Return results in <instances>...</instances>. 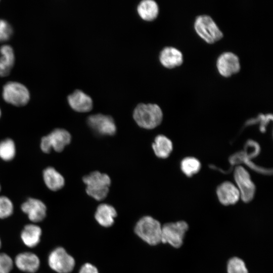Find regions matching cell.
<instances>
[{"label":"cell","instance_id":"9a60e30c","mask_svg":"<svg viewBox=\"0 0 273 273\" xmlns=\"http://www.w3.org/2000/svg\"><path fill=\"white\" fill-rule=\"evenodd\" d=\"M159 60L165 68L172 69L180 66L184 62L180 51L173 47L164 48L160 53Z\"/></svg>","mask_w":273,"mask_h":273},{"label":"cell","instance_id":"6da1fadb","mask_svg":"<svg viewBox=\"0 0 273 273\" xmlns=\"http://www.w3.org/2000/svg\"><path fill=\"white\" fill-rule=\"evenodd\" d=\"M133 118L139 126L152 129L161 123L163 113L157 104L141 103L135 108Z\"/></svg>","mask_w":273,"mask_h":273},{"label":"cell","instance_id":"7c38bea8","mask_svg":"<svg viewBox=\"0 0 273 273\" xmlns=\"http://www.w3.org/2000/svg\"><path fill=\"white\" fill-rule=\"evenodd\" d=\"M22 211L33 222L42 221L47 215V207L40 200L34 198H29L21 206Z\"/></svg>","mask_w":273,"mask_h":273},{"label":"cell","instance_id":"f546056e","mask_svg":"<svg viewBox=\"0 0 273 273\" xmlns=\"http://www.w3.org/2000/svg\"><path fill=\"white\" fill-rule=\"evenodd\" d=\"M1 246H2V242H1V239H0V248L1 247Z\"/></svg>","mask_w":273,"mask_h":273},{"label":"cell","instance_id":"ac0fdd59","mask_svg":"<svg viewBox=\"0 0 273 273\" xmlns=\"http://www.w3.org/2000/svg\"><path fill=\"white\" fill-rule=\"evenodd\" d=\"M115 209L108 204H101L98 206L95 214L97 221L102 226H111L117 216Z\"/></svg>","mask_w":273,"mask_h":273},{"label":"cell","instance_id":"83f0119b","mask_svg":"<svg viewBox=\"0 0 273 273\" xmlns=\"http://www.w3.org/2000/svg\"><path fill=\"white\" fill-rule=\"evenodd\" d=\"M13 33L11 25L6 20L0 19V41L8 40Z\"/></svg>","mask_w":273,"mask_h":273},{"label":"cell","instance_id":"d4e9b609","mask_svg":"<svg viewBox=\"0 0 273 273\" xmlns=\"http://www.w3.org/2000/svg\"><path fill=\"white\" fill-rule=\"evenodd\" d=\"M228 273H248L244 261L238 257L231 258L227 265Z\"/></svg>","mask_w":273,"mask_h":273},{"label":"cell","instance_id":"5b68a950","mask_svg":"<svg viewBox=\"0 0 273 273\" xmlns=\"http://www.w3.org/2000/svg\"><path fill=\"white\" fill-rule=\"evenodd\" d=\"M189 229L184 221L169 222L162 226L161 242L168 243L174 248H179Z\"/></svg>","mask_w":273,"mask_h":273},{"label":"cell","instance_id":"7402d4cb","mask_svg":"<svg viewBox=\"0 0 273 273\" xmlns=\"http://www.w3.org/2000/svg\"><path fill=\"white\" fill-rule=\"evenodd\" d=\"M44 181L47 186L52 191L61 189L64 185L63 176L53 167H48L43 172Z\"/></svg>","mask_w":273,"mask_h":273},{"label":"cell","instance_id":"4316f807","mask_svg":"<svg viewBox=\"0 0 273 273\" xmlns=\"http://www.w3.org/2000/svg\"><path fill=\"white\" fill-rule=\"evenodd\" d=\"M13 267V261L10 256L0 253V273H10Z\"/></svg>","mask_w":273,"mask_h":273},{"label":"cell","instance_id":"7a4b0ae2","mask_svg":"<svg viewBox=\"0 0 273 273\" xmlns=\"http://www.w3.org/2000/svg\"><path fill=\"white\" fill-rule=\"evenodd\" d=\"M83 181L86 186V193L98 201L104 199L107 196L111 185L110 177L98 171L84 176Z\"/></svg>","mask_w":273,"mask_h":273},{"label":"cell","instance_id":"ba28073f","mask_svg":"<svg viewBox=\"0 0 273 273\" xmlns=\"http://www.w3.org/2000/svg\"><path fill=\"white\" fill-rule=\"evenodd\" d=\"M71 139V135L67 130L56 129L41 139L40 147L42 151L46 153H49L52 148L60 152L70 143Z\"/></svg>","mask_w":273,"mask_h":273},{"label":"cell","instance_id":"4dcf8cb0","mask_svg":"<svg viewBox=\"0 0 273 273\" xmlns=\"http://www.w3.org/2000/svg\"><path fill=\"white\" fill-rule=\"evenodd\" d=\"M0 116H1V111H0Z\"/></svg>","mask_w":273,"mask_h":273},{"label":"cell","instance_id":"4fadbf2b","mask_svg":"<svg viewBox=\"0 0 273 273\" xmlns=\"http://www.w3.org/2000/svg\"><path fill=\"white\" fill-rule=\"evenodd\" d=\"M15 263L17 267L22 271L35 273L39 269L40 260L35 254L30 252H24L16 256Z\"/></svg>","mask_w":273,"mask_h":273},{"label":"cell","instance_id":"ffe728a7","mask_svg":"<svg viewBox=\"0 0 273 273\" xmlns=\"http://www.w3.org/2000/svg\"><path fill=\"white\" fill-rule=\"evenodd\" d=\"M155 155L160 158H166L171 154L173 146L172 142L164 135H157L152 144Z\"/></svg>","mask_w":273,"mask_h":273},{"label":"cell","instance_id":"d6986e66","mask_svg":"<svg viewBox=\"0 0 273 273\" xmlns=\"http://www.w3.org/2000/svg\"><path fill=\"white\" fill-rule=\"evenodd\" d=\"M15 62V55L12 48L4 45L0 48V76H8L13 68Z\"/></svg>","mask_w":273,"mask_h":273},{"label":"cell","instance_id":"e0dca14e","mask_svg":"<svg viewBox=\"0 0 273 273\" xmlns=\"http://www.w3.org/2000/svg\"><path fill=\"white\" fill-rule=\"evenodd\" d=\"M42 230L34 224H28L24 226L20 234V237L24 244L28 247H35L39 243Z\"/></svg>","mask_w":273,"mask_h":273},{"label":"cell","instance_id":"5bb4252c","mask_svg":"<svg viewBox=\"0 0 273 273\" xmlns=\"http://www.w3.org/2000/svg\"><path fill=\"white\" fill-rule=\"evenodd\" d=\"M216 193L219 202L224 205L234 204L240 198L237 187L230 181L221 184L217 187Z\"/></svg>","mask_w":273,"mask_h":273},{"label":"cell","instance_id":"44dd1931","mask_svg":"<svg viewBox=\"0 0 273 273\" xmlns=\"http://www.w3.org/2000/svg\"><path fill=\"white\" fill-rule=\"evenodd\" d=\"M137 11L140 16L146 21H152L159 13L157 3L153 0H143L138 6Z\"/></svg>","mask_w":273,"mask_h":273},{"label":"cell","instance_id":"30bf717a","mask_svg":"<svg viewBox=\"0 0 273 273\" xmlns=\"http://www.w3.org/2000/svg\"><path fill=\"white\" fill-rule=\"evenodd\" d=\"M88 125L96 133L102 135H112L116 131L113 118L109 115L97 114L90 115L87 119Z\"/></svg>","mask_w":273,"mask_h":273},{"label":"cell","instance_id":"8992f818","mask_svg":"<svg viewBox=\"0 0 273 273\" xmlns=\"http://www.w3.org/2000/svg\"><path fill=\"white\" fill-rule=\"evenodd\" d=\"M50 267L58 273H70L75 265L74 258L62 247L52 250L48 257Z\"/></svg>","mask_w":273,"mask_h":273},{"label":"cell","instance_id":"2e32d148","mask_svg":"<svg viewBox=\"0 0 273 273\" xmlns=\"http://www.w3.org/2000/svg\"><path fill=\"white\" fill-rule=\"evenodd\" d=\"M70 107L79 112H86L93 108L92 98L87 94L79 89L74 90L67 98Z\"/></svg>","mask_w":273,"mask_h":273},{"label":"cell","instance_id":"f1b7e54d","mask_svg":"<svg viewBox=\"0 0 273 273\" xmlns=\"http://www.w3.org/2000/svg\"><path fill=\"white\" fill-rule=\"evenodd\" d=\"M78 273H99L97 267L93 264L86 263L80 268Z\"/></svg>","mask_w":273,"mask_h":273},{"label":"cell","instance_id":"cb8c5ba5","mask_svg":"<svg viewBox=\"0 0 273 273\" xmlns=\"http://www.w3.org/2000/svg\"><path fill=\"white\" fill-rule=\"evenodd\" d=\"M15 155V146L14 142L10 139L0 142V157L5 161L12 159Z\"/></svg>","mask_w":273,"mask_h":273},{"label":"cell","instance_id":"3957f363","mask_svg":"<svg viewBox=\"0 0 273 273\" xmlns=\"http://www.w3.org/2000/svg\"><path fill=\"white\" fill-rule=\"evenodd\" d=\"M135 234L150 245L161 242L162 225L159 221L150 216H145L137 222L134 228Z\"/></svg>","mask_w":273,"mask_h":273},{"label":"cell","instance_id":"277c9868","mask_svg":"<svg viewBox=\"0 0 273 273\" xmlns=\"http://www.w3.org/2000/svg\"><path fill=\"white\" fill-rule=\"evenodd\" d=\"M194 27L199 37L209 44L217 42L223 36L222 32L214 20L207 15L197 16L195 20Z\"/></svg>","mask_w":273,"mask_h":273},{"label":"cell","instance_id":"1f68e13d","mask_svg":"<svg viewBox=\"0 0 273 273\" xmlns=\"http://www.w3.org/2000/svg\"><path fill=\"white\" fill-rule=\"evenodd\" d=\"M0 190H1V187H0Z\"/></svg>","mask_w":273,"mask_h":273},{"label":"cell","instance_id":"52a82bcc","mask_svg":"<svg viewBox=\"0 0 273 273\" xmlns=\"http://www.w3.org/2000/svg\"><path fill=\"white\" fill-rule=\"evenodd\" d=\"M3 96L6 102L18 107L27 104L30 99L27 87L19 82L13 81L4 85Z\"/></svg>","mask_w":273,"mask_h":273},{"label":"cell","instance_id":"9c48e42d","mask_svg":"<svg viewBox=\"0 0 273 273\" xmlns=\"http://www.w3.org/2000/svg\"><path fill=\"white\" fill-rule=\"evenodd\" d=\"M234 178L241 199L244 202H250L255 195V186L248 171L242 166H237L234 171Z\"/></svg>","mask_w":273,"mask_h":273},{"label":"cell","instance_id":"8fae6325","mask_svg":"<svg viewBox=\"0 0 273 273\" xmlns=\"http://www.w3.org/2000/svg\"><path fill=\"white\" fill-rule=\"evenodd\" d=\"M216 67L222 76L231 77L238 73L241 69L239 58L233 52H223L217 59Z\"/></svg>","mask_w":273,"mask_h":273},{"label":"cell","instance_id":"484cf974","mask_svg":"<svg viewBox=\"0 0 273 273\" xmlns=\"http://www.w3.org/2000/svg\"><path fill=\"white\" fill-rule=\"evenodd\" d=\"M13 205L11 200L6 197H0V219L6 218L13 212Z\"/></svg>","mask_w":273,"mask_h":273},{"label":"cell","instance_id":"603a6c76","mask_svg":"<svg viewBox=\"0 0 273 273\" xmlns=\"http://www.w3.org/2000/svg\"><path fill=\"white\" fill-rule=\"evenodd\" d=\"M180 168L187 176H191L199 172L201 168V163L197 158L188 157L181 161Z\"/></svg>","mask_w":273,"mask_h":273}]
</instances>
